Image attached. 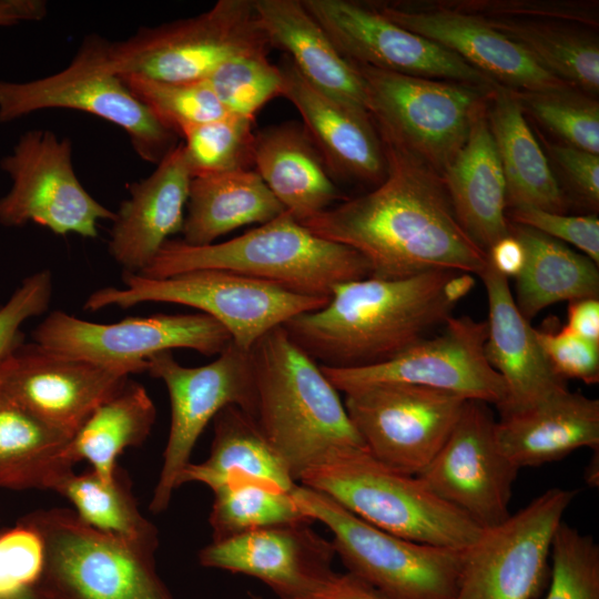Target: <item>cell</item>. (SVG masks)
<instances>
[{"instance_id": "f1b7e54d", "label": "cell", "mask_w": 599, "mask_h": 599, "mask_svg": "<svg viewBox=\"0 0 599 599\" xmlns=\"http://www.w3.org/2000/svg\"><path fill=\"white\" fill-rule=\"evenodd\" d=\"M254 170L298 222L345 199L304 125L296 122L255 132Z\"/></svg>"}, {"instance_id": "4dcf8cb0", "label": "cell", "mask_w": 599, "mask_h": 599, "mask_svg": "<svg viewBox=\"0 0 599 599\" xmlns=\"http://www.w3.org/2000/svg\"><path fill=\"white\" fill-rule=\"evenodd\" d=\"M254 170H238L191 179L183 242L204 246L238 227L266 223L284 212Z\"/></svg>"}, {"instance_id": "f5cc1de1", "label": "cell", "mask_w": 599, "mask_h": 599, "mask_svg": "<svg viewBox=\"0 0 599 599\" xmlns=\"http://www.w3.org/2000/svg\"><path fill=\"white\" fill-rule=\"evenodd\" d=\"M47 14L44 0H0V27L41 21Z\"/></svg>"}, {"instance_id": "8fae6325", "label": "cell", "mask_w": 599, "mask_h": 599, "mask_svg": "<svg viewBox=\"0 0 599 599\" xmlns=\"http://www.w3.org/2000/svg\"><path fill=\"white\" fill-rule=\"evenodd\" d=\"M352 63L364 82L377 132L441 176L465 144L491 90Z\"/></svg>"}, {"instance_id": "ffe728a7", "label": "cell", "mask_w": 599, "mask_h": 599, "mask_svg": "<svg viewBox=\"0 0 599 599\" xmlns=\"http://www.w3.org/2000/svg\"><path fill=\"white\" fill-rule=\"evenodd\" d=\"M133 374L21 344L0 375V388L50 426L72 437L92 412Z\"/></svg>"}, {"instance_id": "b9f144b4", "label": "cell", "mask_w": 599, "mask_h": 599, "mask_svg": "<svg viewBox=\"0 0 599 599\" xmlns=\"http://www.w3.org/2000/svg\"><path fill=\"white\" fill-rule=\"evenodd\" d=\"M207 81L227 114L251 120L268 101L282 97L283 90L278 67L264 53L230 59Z\"/></svg>"}, {"instance_id": "ac0fdd59", "label": "cell", "mask_w": 599, "mask_h": 599, "mask_svg": "<svg viewBox=\"0 0 599 599\" xmlns=\"http://www.w3.org/2000/svg\"><path fill=\"white\" fill-rule=\"evenodd\" d=\"M479 400H466L448 438L417 475L438 498L481 529L510 516L512 485L519 469L502 454L496 419Z\"/></svg>"}, {"instance_id": "c3c4849f", "label": "cell", "mask_w": 599, "mask_h": 599, "mask_svg": "<svg viewBox=\"0 0 599 599\" xmlns=\"http://www.w3.org/2000/svg\"><path fill=\"white\" fill-rule=\"evenodd\" d=\"M551 158L579 199L592 210L599 206V154L566 144H549Z\"/></svg>"}, {"instance_id": "f907efd6", "label": "cell", "mask_w": 599, "mask_h": 599, "mask_svg": "<svg viewBox=\"0 0 599 599\" xmlns=\"http://www.w3.org/2000/svg\"><path fill=\"white\" fill-rule=\"evenodd\" d=\"M565 327L588 341L599 343V300L583 298L569 302Z\"/></svg>"}, {"instance_id": "7c38bea8", "label": "cell", "mask_w": 599, "mask_h": 599, "mask_svg": "<svg viewBox=\"0 0 599 599\" xmlns=\"http://www.w3.org/2000/svg\"><path fill=\"white\" fill-rule=\"evenodd\" d=\"M146 372L165 384L171 403L163 465L150 502V510L160 514L180 487V477L206 425L230 405L255 418L256 392L250 351L233 341L215 361L197 367L181 365L172 351L156 353L146 359Z\"/></svg>"}, {"instance_id": "52a82bcc", "label": "cell", "mask_w": 599, "mask_h": 599, "mask_svg": "<svg viewBox=\"0 0 599 599\" xmlns=\"http://www.w3.org/2000/svg\"><path fill=\"white\" fill-rule=\"evenodd\" d=\"M291 495L333 536L347 572L387 599H454L464 550L412 541L356 517L328 496L296 484Z\"/></svg>"}, {"instance_id": "7dc6e473", "label": "cell", "mask_w": 599, "mask_h": 599, "mask_svg": "<svg viewBox=\"0 0 599 599\" xmlns=\"http://www.w3.org/2000/svg\"><path fill=\"white\" fill-rule=\"evenodd\" d=\"M537 338L554 372L564 380L586 384L599 380V343L580 337L565 326L536 329Z\"/></svg>"}, {"instance_id": "d6986e66", "label": "cell", "mask_w": 599, "mask_h": 599, "mask_svg": "<svg viewBox=\"0 0 599 599\" xmlns=\"http://www.w3.org/2000/svg\"><path fill=\"white\" fill-rule=\"evenodd\" d=\"M302 2L351 62L485 90L499 85L457 54L389 21L372 6L348 0Z\"/></svg>"}, {"instance_id": "db71d44e", "label": "cell", "mask_w": 599, "mask_h": 599, "mask_svg": "<svg viewBox=\"0 0 599 599\" xmlns=\"http://www.w3.org/2000/svg\"><path fill=\"white\" fill-rule=\"evenodd\" d=\"M599 450L593 451V456L585 469V481L591 487L599 485Z\"/></svg>"}, {"instance_id": "d6a6232c", "label": "cell", "mask_w": 599, "mask_h": 599, "mask_svg": "<svg viewBox=\"0 0 599 599\" xmlns=\"http://www.w3.org/2000/svg\"><path fill=\"white\" fill-rule=\"evenodd\" d=\"M509 233L525 254L516 276V304L530 321L547 306L599 297L598 264L565 243L509 221Z\"/></svg>"}, {"instance_id": "5b68a950", "label": "cell", "mask_w": 599, "mask_h": 599, "mask_svg": "<svg viewBox=\"0 0 599 599\" xmlns=\"http://www.w3.org/2000/svg\"><path fill=\"white\" fill-rule=\"evenodd\" d=\"M298 481L362 520L412 541L464 550L483 531L419 477L384 465L366 448L336 450L306 469Z\"/></svg>"}, {"instance_id": "cb8c5ba5", "label": "cell", "mask_w": 599, "mask_h": 599, "mask_svg": "<svg viewBox=\"0 0 599 599\" xmlns=\"http://www.w3.org/2000/svg\"><path fill=\"white\" fill-rule=\"evenodd\" d=\"M191 173L176 144L146 179L128 184L112 221L109 253L125 272L140 273L169 237L182 231Z\"/></svg>"}, {"instance_id": "8d00e7d4", "label": "cell", "mask_w": 599, "mask_h": 599, "mask_svg": "<svg viewBox=\"0 0 599 599\" xmlns=\"http://www.w3.org/2000/svg\"><path fill=\"white\" fill-rule=\"evenodd\" d=\"M53 491L67 498L87 525L158 549V529L140 512L130 480L119 466L110 480L101 478L92 469L82 474L70 470L59 479Z\"/></svg>"}, {"instance_id": "60d3db41", "label": "cell", "mask_w": 599, "mask_h": 599, "mask_svg": "<svg viewBox=\"0 0 599 599\" xmlns=\"http://www.w3.org/2000/svg\"><path fill=\"white\" fill-rule=\"evenodd\" d=\"M576 88L512 91L527 110L566 145L599 154V103Z\"/></svg>"}, {"instance_id": "f35d334b", "label": "cell", "mask_w": 599, "mask_h": 599, "mask_svg": "<svg viewBox=\"0 0 599 599\" xmlns=\"http://www.w3.org/2000/svg\"><path fill=\"white\" fill-rule=\"evenodd\" d=\"M253 124L229 114L187 128L181 138L191 176L254 169Z\"/></svg>"}, {"instance_id": "9a60e30c", "label": "cell", "mask_w": 599, "mask_h": 599, "mask_svg": "<svg viewBox=\"0 0 599 599\" xmlns=\"http://www.w3.org/2000/svg\"><path fill=\"white\" fill-rule=\"evenodd\" d=\"M466 400L435 388L380 383L346 393L344 406L374 458L417 476L448 438Z\"/></svg>"}, {"instance_id": "836d02e7", "label": "cell", "mask_w": 599, "mask_h": 599, "mask_svg": "<svg viewBox=\"0 0 599 599\" xmlns=\"http://www.w3.org/2000/svg\"><path fill=\"white\" fill-rule=\"evenodd\" d=\"M71 438L0 388V488L53 490L73 470L64 456Z\"/></svg>"}, {"instance_id": "d4e9b609", "label": "cell", "mask_w": 599, "mask_h": 599, "mask_svg": "<svg viewBox=\"0 0 599 599\" xmlns=\"http://www.w3.org/2000/svg\"><path fill=\"white\" fill-rule=\"evenodd\" d=\"M479 276L488 302L485 355L507 389L499 413L526 408L568 388L550 366L536 329L518 309L508 277L496 271L489 260Z\"/></svg>"}, {"instance_id": "83f0119b", "label": "cell", "mask_w": 599, "mask_h": 599, "mask_svg": "<svg viewBox=\"0 0 599 599\" xmlns=\"http://www.w3.org/2000/svg\"><path fill=\"white\" fill-rule=\"evenodd\" d=\"M486 104L468 138L441 175L463 230L486 253L508 236L506 182L489 130Z\"/></svg>"}, {"instance_id": "4fadbf2b", "label": "cell", "mask_w": 599, "mask_h": 599, "mask_svg": "<svg viewBox=\"0 0 599 599\" xmlns=\"http://www.w3.org/2000/svg\"><path fill=\"white\" fill-rule=\"evenodd\" d=\"M578 490L552 487L464 550L454 599H537L547 588L550 549Z\"/></svg>"}, {"instance_id": "484cf974", "label": "cell", "mask_w": 599, "mask_h": 599, "mask_svg": "<svg viewBox=\"0 0 599 599\" xmlns=\"http://www.w3.org/2000/svg\"><path fill=\"white\" fill-rule=\"evenodd\" d=\"M497 444L518 468L561 460L579 448L599 450V400L568 388L500 414Z\"/></svg>"}, {"instance_id": "f6af8a7d", "label": "cell", "mask_w": 599, "mask_h": 599, "mask_svg": "<svg viewBox=\"0 0 599 599\" xmlns=\"http://www.w3.org/2000/svg\"><path fill=\"white\" fill-rule=\"evenodd\" d=\"M51 295V273L40 271L24 278L7 303L0 306V375L11 355L23 344L21 325L43 314Z\"/></svg>"}, {"instance_id": "8992f818", "label": "cell", "mask_w": 599, "mask_h": 599, "mask_svg": "<svg viewBox=\"0 0 599 599\" xmlns=\"http://www.w3.org/2000/svg\"><path fill=\"white\" fill-rule=\"evenodd\" d=\"M20 521L42 545L35 599H174L156 571L155 549L95 529L65 508Z\"/></svg>"}, {"instance_id": "7402d4cb", "label": "cell", "mask_w": 599, "mask_h": 599, "mask_svg": "<svg viewBox=\"0 0 599 599\" xmlns=\"http://www.w3.org/2000/svg\"><path fill=\"white\" fill-rule=\"evenodd\" d=\"M311 525L268 527L212 541L200 550L199 561L256 578L280 599H300L334 572V545Z\"/></svg>"}, {"instance_id": "6da1fadb", "label": "cell", "mask_w": 599, "mask_h": 599, "mask_svg": "<svg viewBox=\"0 0 599 599\" xmlns=\"http://www.w3.org/2000/svg\"><path fill=\"white\" fill-rule=\"evenodd\" d=\"M378 135L387 165L384 181L301 223L358 252L372 277L396 280L437 270L479 276L488 255L457 221L441 176Z\"/></svg>"}, {"instance_id": "5bb4252c", "label": "cell", "mask_w": 599, "mask_h": 599, "mask_svg": "<svg viewBox=\"0 0 599 599\" xmlns=\"http://www.w3.org/2000/svg\"><path fill=\"white\" fill-rule=\"evenodd\" d=\"M72 145L49 130L24 132L0 167L11 187L0 199V223L18 227L34 222L52 233L85 238L98 235V223L115 213L93 199L80 183L72 165Z\"/></svg>"}, {"instance_id": "603a6c76", "label": "cell", "mask_w": 599, "mask_h": 599, "mask_svg": "<svg viewBox=\"0 0 599 599\" xmlns=\"http://www.w3.org/2000/svg\"><path fill=\"white\" fill-rule=\"evenodd\" d=\"M282 97L298 111L332 177L377 186L386 176L384 148L370 114L308 83L283 54Z\"/></svg>"}, {"instance_id": "bcb514c9", "label": "cell", "mask_w": 599, "mask_h": 599, "mask_svg": "<svg viewBox=\"0 0 599 599\" xmlns=\"http://www.w3.org/2000/svg\"><path fill=\"white\" fill-rule=\"evenodd\" d=\"M508 220L578 247L599 264V220L595 214L566 215L532 206L509 209Z\"/></svg>"}, {"instance_id": "44dd1931", "label": "cell", "mask_w": 599, "mask_h": 599, "mask_svg": "<svg viewBox=\"0 0 599 599\" xmlns=\"http://www.w3.org/2000/svg\"><path fill=\"white\" fill-rule=\"evenodd\" d=\"M383 17L457 54L500 87L512 91L573 88L538 65L486 18L445 2L413 6L372 4Z\"/></svg>"}, {"instance_id": "e575fe53", "label": "cell", "mask_w": 599, "mask_h": 599, "mask_svg": "<svg viewBox=\"0 0 599 599\" xmlns=\"http://www.w3.org/2000/svg\"><path fill=\"white\" fill-rule=\"evenodd\" d=\"M156 408L143 385L129 378L101 403L70 439L64 456L74 466L85 460L105 480L114 477L118 457L144 443Z\"/></svg>"}, {"instance_id": "3957f363", "label": "cell", "mask_w": 599, "mask_h": 599, "mask_svg": "<svg viewBox=\"0 0 599 599\" xmlns=\"http://www.w3.org/2000/svg\"><path fill=\"white\" fill-rule=\"evenodd\" d=\"M250 355L255 419L296 483L329 454L365 448L338 390L283 325L264 334Z\"/></svg>"}, {"instance_id": "ba28073f", "label": "cell", "mask_w": 599, "mask_h": 599, "mask_svg": "<svg viewBox=\"0 0 599 599\" xmlns=\"http://www.w3.org/2000/svg\"><path fill=\"white\" fill-rule=\"evenodd\" d=\"M122 278L124 288L103 287L93 292L83 309L128 308L144 302L194 307L222 324L233 343L245 351L271 329L298 314L319 309L328 301L290 293L222 270H195L165 278L124 271Z\"/></svg>"}, {"instance_id": "2e32d148", "label": "cell", "mask_w": 599, "mask_h": 599, "mask_svg": "<svg viewBox=\"0 0 599 599\" xmlns=\"http://www.w3.org/2000/svg\"><path fill=\"white\" fill-rule=\"evenodd\" d=\"M34 343L105 366L146 372V359L160 352L190 348L205 356L221 354L230 333L204 313L126 317L93 323L62 311L51 312L33 331Z\"/></svg>"}, {"instance_id": "1f68e13d", "label": "cell", "mask_w": 599, "mask_h": 599, "mask_svg": "<svg viewBox=\"0 0 599 599\" xmlns=\"http://www.w3.org/2000/svg\"><path fill=\"white\" fill-rule=\"evenodd\" d=\"M213 427L210 456L202 463H190L180 486L196 481L213 491L231 481L248 479L291 493L297 483L253 416L230 405L216 414Z\"/></svg>"}, {"instance_id": "9f6ffc18", "label": "cell", "mask_w": 599, "mask_h": 599, "mask_svg": "<svg viewBox=\"0 0 599 599\" xmlns=\"http://www.w3.org/2000/svg\"><path fill=\"white\" fill-rule=\"evenodd\" d=\"M250 597H251V599H263L262 597L256 596L254 593H250Z\"/></svg>"}, {"instance_id": "277c9868", "label": "cell", "mask_w": 599, "mask_h": 599, "mask_svg": "<svg viewBox=\"0 0 599 599\" xmlns=\"http://www.w3.org/2000/svg\"><path fill=\"white\" fill-rule=\"evenodd\" d=\"M195 270H222L290 293L329 298L334 286L370 275L355 250L323 238L287 211L222 243L193 246L167 240L140 273L165 278Z\"/></svg>"}, {"instance_id": "7bdbcfd3", "label": "cell", "mask_w": 599, "mask_h": 599, "mask_svg": "<svg viewBox=\"0 0 599 599\" xmlns=\"http://www.w3.org/2000/svg\"><path fill=\"white\" fill-rule=\"evenodd\" d=\"M544 599H599V545L564 520L552 538Z\"/></svg>"}, {"instance_id": "74e56055", "label": "cell", "mask_w": 599, "mask_h": 599, "mask_svg": "<svg viewBox=\"0 0 599 599\" xmlns=\"http://www.w3.org/2000/svg\"><path fill=\"white\" fill-rule=\"evenodd\" d=\"M209 522L212 541L268 527L313 524L290 491L248 479L231 481L213 490Z\"/></svg>"}, {"instance_id": "ee69618b", "label": "cell", "mask_w": 599, "mask_h": 599, "mask_svg": "<svg viewBox=\"0 0 599 599\" xmlns=\"http://www.w3.org/2000/svg\"><path fill=\"white\" fill-rule=\"evenodd\" d=\"M449 6L488 18L540 20L562 23H581L598 27L595 4L571 1L535 0H461Z\"/></svg>"}, {"instance_id": "7a4b0ae2", "label": "cell", "mask_w": 599, "mask_h": 599, "mask_svg": "<svg viewBox=\"0 0 599 599\" xmlns=\"http://www.w3.org/2000/svg\"><path fill=\"white\" fill-rule=\"evenodd\" d=\"M474 284L471 274L444 270L396 280L368 276L337 284L323 307L283 327L322 366H373L444 324Z\"/></svg>"}, {"instance_id": "ab89813d", "label": "cell", "mask_w": 599, "mask_h": 599, "mask_svg": "<svg viewBox=\"0 0 599 599\" xmlns=\"http://www.w3.org/2000/svg\"><path fill=\"white\" fill-rule=\"evenodd\" d=\"M119 75L133 97L177 136L192 125L229 115L207 80L163 82L133 74Z\"/></svg>"}, {"instance_id": "f546056e", "label": "cell", "mask_w": 599, "mask_h": 599, "mask_svg": "<svg viewBox=\"0 0 599 599\" xmlns=\"http://www.w3.org/2000/svg\"><path fill=\"white\" fill-rule=\"evenodd\" d=\"M486 113L505 176L507 209L565 213V194L512 91L500 85L491 90Z\"/></svg>"}, {"instance_id": "d590c367", "label": "cell", "mask_w": 599, "mask_h": 599, "mask_svg": "<svg viewBox=\"0 0 599 599\" xmlns=\"http://www.w3.org/2000/svg\"><path fill=\"white\" fill-rule=\"evenodd\" d=\"M544 70L593 95L599 91V45L592 34L562 22L488 18Z\"/></svg>"}, {"instance_id": "4316f807", "label": "cell", "mask_w": 599, "mask_h": 599, "mask_svg": "<svg viewBox=\"0 0 599 599\" xmlns=\"http://www.w3.org/2000/svg\"><path fill=\"white\" fill-rule=\"evenodd\" d=\"M260 27L313 87L368 112L364 82L302 0H254ZM369 113V112H368Z\"/></svg>"}, {"instance_id": "9c48e42d", "label": "cell", "mask_w": 599, "mask_h": 599, "mask_svg": "<svg viewBox=\"0 0 599 599\" xmlns=\"http://www.w3.org/2000/svg\"><path fill=\"white\" fill-rule=\"evenodd\" d=\"M45 109L88 112L118 125L150 163L158 164L176 145L177 135L125 87L111 63L109 42L98 35L87 37L58 73L28 82L0 80V123Z\"/></svg>"}, {"instance_id": "e0dca14e", "label": "cell", "mask_w": 599, "mask_h": 599, "mask_svg": "<svg viewBox=\"0 0 599 599\" xmlns=\"http://www.w3.org/2000/svg\"><path fill=\"white\" fill-rule=\"evenodd\" d=\"M486 321L451 315L439 335L422 338L385 363L357 368L319 366L344 394L373 384L400 383L449 392L498 408L507 389L486 358Z\"/></svg>"}, {"instance_id": "11a10c76", "label": "cell", "mask_w": 599, "mask_h": 599, "mask_svg": "<svg viewBox=\"0 0 599 599\" xmlns=\"http://www.w3.org/2000/svg\"><path fill=\"white\" fill-rule=\"evenodd\" d=\"M0 599H11L1 579H0Z\"/></svg>"}, {"instance_id": "681fc988", "label": "cell", "mask_w": 599, "mask_h": 599, "mask_svg": "<svg viewBox=\"0 0 599 599\" xmlns=\"http://www.w3.org/2000/svg\"><path fill=\"white\" fill-rule=\"evenodd\" d=\"M300 599H387L349 572H333L324 582Z\"/></svg>"}, {"instance_id": "30bf717a", "label": "cell", "mask_w": 599, "mask_h": 599, "mask_svg": "<svg viewBox=\"0 0 599 599\" xmlns=\"http://www.w3.org/2000/svg\"><path fill=\"white\" fill-rule=\"evenodd\" d=\"M272 49L258 24L254 0H219L189 19L140 29L126 40L109 42L119 74L163 82L207 80L225 61Z\"/></svg>"}, {"instance_id": "816d5d0a", "label": "cell", "mask_w": 599, "mask_h": 599, "mask_svg": "<svg viewBox=\"0 0 599 599\" xmlns=\"http://www.w3.org/2000/svg\"><path fill=\"white\" fill-rule=\"evenodd\" d=\"M487 255L494 268L506 277H516L525 261L522 246L511 234L496 242Z\"/></svg>"}]
</instances>
